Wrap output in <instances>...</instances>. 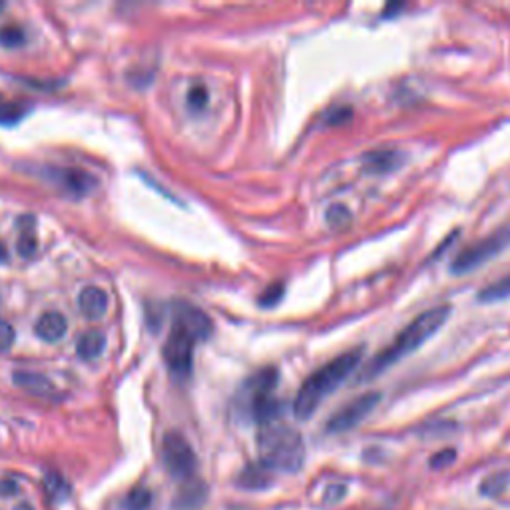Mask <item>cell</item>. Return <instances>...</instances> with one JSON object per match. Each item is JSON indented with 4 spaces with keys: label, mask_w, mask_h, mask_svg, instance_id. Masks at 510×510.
<instances>
[{
    "label": "cell",
    "mask_w": 510,
    "mask_h": 510,
    "mask_svg": "<svg viewBox=\"0 0 510 510\" xmlns=\"http://www.w3.org/2000/svg\"><path fill=\"white\" fill-rule=\"evenodd\" d=\"M451 312H453L451 305H439L426 309L425 313L415 317L413 321L399 333L397 339L391 343L387 349H382L377 357L363 369L359 381H371L373 377H379L382 371H387L391 365H395L397 361L415 353L421 345H425L436 331L441 330V327L446 323V319H449Z\"/></svg>",
    "instance_id": "cell-1"
},
{
    "label": "cell",
    "mask_w": 510,
    "mask_h": 510,
    "mask_svg": "<svg viewBox=\"0 0 510 510\" xmlns=\"http://www.w3.org/2000/svg\"><path fill=\"white\" fill-rule=\"evenodd\" d=\"M361 357H363L361 349H351L347 353L339 355V357L331 359L330 363H325V365L321 369H317L312 377H307L302 389L297 391L294 400L295 417L302 418V421L312 417L317 411V407L323 403V399L327 395H331L333 391L339 389L343 385V381L359 367Z\"/></svg>",
    "instance_id": "cell-2"
},
{
    "label": "cell",
    "mask_w": 510,
    "mask_h": 510,
    "mask_svg": "<svg viewBox=\"0 0 510 510\" xmlns=\"http://www.w3.org/2000/svg\"><path fill=\"white\" fill-rule=\"evenodd\" d=\"M258 449L261 464L269 470L297 472L303 467L305 444L302 435L289 425L269 423L263 425L258 435Z\"/></svg>",
    "instance_id": "cell-3"
},
{
    "label": "cell",
    "mask_w": 510,
    "mask_h": 510,
    "mask_svg": "<svg viewBox=\"0 0 510 510\" xmlns=\"http://www.w3.org/2000/svg\"><path fill=\"white\" fill-rule=\"evenodd\" d=\"M508 245H510V224L503 225L500 230L487 235V238H482L480 242L469 245V248H464L457 258L453 259L451 271L457 273V276H462V273L477 269L482 266V263L490 261L495 255L506 250Z\"/></svg>",
    "instance_id": "cell-4"
},
{
    "label": "cell",
    "mask_w": 510,
    "mask_h": 510,
    "mask_svg": "<svg viewBox=\"0 0 510 510\" xmlns=\"http://www.w3.org/2000/svg\"><path fill=\"white\" fill-rule=\"evenodd\" d=\"M198 339L180 323L174 321L168 341L163 345V359H166L171 375L178 379H186L191 373V363H194V347Z\"/></svg>",
    "instance_id": "cell-5"
},
{
    "label": "cell",
    "mask_w": 510,
    "mask_h": 510,
    "mask_svg": "<svg viewBox=\"0 0 510 510\" xmlns=\"http://www.w3.org/2000/svg\"><path fill=\"white\" fill-rule=\"evenodd\" d=\"M162 459L170 475L180 480L191 479L198 469L196 453L191 449V444L188 443L186 436L180 433H168L163 436Z\"/></svg>",
    "instance_id": "cell-6"
},
{
    "label": "cell",
    "mask_w": 510,
    "mask_h": 510,
    "mask_svg": "<svg viewBox=\"0 0 510 510\" xmlns=\"http://www.w3.org/2000/svg\"><path fill=\"white\" fill-rule=\"evenodd\" d=\"M381 400V393L377 391H371V393L361 395L357 399H353L351 403L345 405L343 409H339L330 421H327V431L330 433H347L355 426L361 425L365 418L375 411V407L379 405Z\"/></svg>",
    "instance_id": "cell-7"
},
{
    "label": "cell",
    "mask_w": 510,
    "mask_h": 510,
    "mask_svg": "<svg viewBox=\"0 0 510 510\" xmlns=\"http://www.w3.org/2000/svg\"><path fill=\"white\" fill-rule=\"evenodd\" d=\"M176 323H180L184 330H188L198 341H206L214 331L212 319H209L202 309H198L189 303H180L176 307Z\"/></svg>",
    "instance_id": "cell-8"
},
{
    "label": "cell",
    "mask_w": 510,
    "mask_h": 510,
    "mask_svg": "<svg viewBox=\"0 0 510 510\" xmlns=\"http://www.w3.org/2000/svg\"><path fill=\"white\" fill-rule=\"evenodd\" d=\"M36 335L47 343H58L64 339V335L68 331L66 317L58 312H47L39 317V321L34 325Z\"/></svg>",
    "instance_id": "cell-9"
},
{
    "label": "cell",
    "mask_w": 510,
    "mask_h": 510,
    "mask_svg": "<svg viewBox=\"0 0 510 510\" xmlns=\"http://www.w3.org/2000/svg\"><path fill=\"white\" fill-rule=\"evenodd\" d=\"M14 385H18L24 391H29V393L36 395V397H54L57 395V387H54V382L47 377L42 375V373H34V371H16L13 375Z\"/></svg>",
    "instance_id": "cell-10"
},
{
    "label": "cell",
    "mask_w": 510,
    "mask_h": 510,
    "mask_svg": "<svg viewBox=\"0 0 510 510\" xmlns=\"http://www.w3.org/2000/svg\"><path fill=\"white\" fill-rule=\"evenodd\" d=\"M78 309L86 319H100L108 312V294L102 287H84L78 295Z\"/></svg>",
    "instance_id": "cell-11"
},
{
    "label": "cell",
    "mask_w": 510,
    "mask_h": 510,
    "mask_svg": "<svg viewBox=\"0 0 510 510\" xmlns=\"http://www.w3.org/2000/svg\"><path fill=\"white\" fill-rule=\"evenodd\" d=\"M57 178L62 188L66 191H72L76 196H86L90 194V189H94L96 180L88 174V171L82 170H58Z\"/></svg>",
    "instance_id": "cell-12"
},
{
    "label": "cell",
    "mask_w": 510,
    "mask_h": 510,
    "mask_svg": "<svg viewBox=\"0 0 510 510\" xmlns=\"http://www.w3.org/2000/svg\"><path fill=\"white\" fill-rule=\"evenodd\" d=\"M403 162V156L395 150H379V152H371L363 158V166H365L367 171L371 174H387V171H393L400 166Z\"/></svg>",
    "instance_id": "cell-13"
},
{
    "label": "cell",
    "mask_w": 510,
    "mask_h": 510,
    "mask_svg": "<svg viewBox=\"0 0 510 510\" xmlns=\"http://www.w3.org/2000/svg\"><path fill=\"white\" fill-rule=\"evenodd\" d=\"M104 347H106V337L102 331H86L78 339L76 351L78 357H82L84 361H92L102 355Z\"/></svg>",
    "instance_id": "cell-14"
},
{
    "label": "cell",
    "mask_w": 510,
    "mask_h": 510,
    "mask_svg": "<svg viewBox=\"0 0 510 510\" xmlns=\"http://www.w3.org/2000/svg\"><path fill=\"white\" fill-rule=\"evenodd\" d=\"M240 485L243 488H266L271 482V470L263 464H250L242 470V475L238 479Z\"/></svg>",
    "instance_id": "cell-15"
},
{
    "label": "cell",
    "mask_w": 510,
    "mask_h": 510,
    "mask_svg": "<svg viewBox=\"0 0 510 510\" xmlns=\"http://www.w3.org/2000/svg\"><path fill=\"white\" fill-rule=\"evenodd\" d=\"M508 487H510V470H498L480 482V495L498 498L500 495L506 493Z\"/></svg>",
    "instance_id": "cell-16"
},
{
    "label": "cell",
    "mask_w": 510,
    "mask_h": 510,
    "mask_svg": "<svg viewBox=\"0 0 510 510\" xmlns=\"http://www.w3.org/2000/svg\"><path fill=\"white\" fill-rule=\"evenodd\" d=\"M479 299L485 303H497L500 299H510V276L487 286L479 294Z\"/></svg>",
    "instance_id": "cell-17"
},
{
    "label": "cell",
    "mask_w": 510,
    "mask_h": 510,
    "mask_svg": "<svg viewBox=\"0 0 510 510\" xmlns=\"http://www.w3.org/2000/svg\"><path fill=\"white\" fill-rule=\"evenodd\" d=\"M24 116V108L14 102V100H8L4 94H0V124L3 126H13Z\"/></svg>",
    "instance_id": "cell-18"
},
{
    "label": "cell",
    "mask_w": 510,
    "mask_h": 510,
    "mask_svg": "<svg viewBox=\"0 0 510 510\" xmlns=\"http://www.w3.org/2000/svg\"><path fill=\"white\" fill-rule=\"evenodd\" d=\"M126 510H150L152 508V493L148 487H134L126 497Z\"/></svg>",
    "instance_id": "cell-19"
},
{
    "label": "cell",
    "mask_w": 510,
    "mask_h": 510,
    "mask_svg": "<svg viewBox=\"0 0 510 510\" xmlns=\"http://www.w3.org/2000/svg\"><path fill=\"white\" fill-rule=\"evenodd\" d=\"M204 498H206V488L202 482H196V485L184 488V493H181L178 498V506H181L184 510L198 508L204 503Z\"/></svg>",
    "instance_id": "cell-20"
},
{
    "label": "cell",
    "mask_w": 510,
    "mask_h": 510,
    "mask_svg": "<svg viewBox=\"0 0 510 510\" xmlns=\"http://www.w3.org/2000/svg\"><path fill=\"white\" fill-rule=\"evenodd\" d=\"M24 40L26 34L22 26L4 24L3 29H0V44H3L4 48H18L21 44H24Z\"/></svg>",
    "instance_id": "cell-21"
},
{
    "label": "cell",
    "mask_w": 510,
    "mask_h": 510,
    "mask_svg": "<svg viewBox=\"0 0 510 510\" xmlns=\"http://www.w3.org/2000/svg\"><path fill=\"white\" fill-rule=\"evenodd\" d=\"M327 225L331 227V230H343V227H347L351 224V212L345 206H333L330 207V212L325 215Z\"/></svg>",
    "instance_id": "cell-22"
},
{
    "label": "cell",
    "mask_w": 510,
    "mask_h": 510,
    "mask_svg": "<svg viewBox=\"0 0 510 510\" xmlns=\"http://www.w3.org/2000/svg\"><path fill=\"white\" fill-rule=\"evenodd\" d=\"M32 225H34V220H31L29 217V224H22V235H21V240H18V253L22 255V258H31V255H34L36 251V238H34V233H32Z\"/></svg>",
    "instance_id": "cell-23"
},
{
    "label": "cell",
    "mask_w": 510,
    "mask_h": 510,
    "mask_svg": "<svg viewBox=\"0 0 510 510\" xmlns=\"http://www.w3.org/2000/svg\"><path fill=\"white\" fill-rule=\"evenodd\" d=\"M207 104V90L202 84H196L188 92V106L194 112H202Z\"/></svg>",
    "instance_id": "cell-24"
},
{
    "label": "cell",
    "mask_w": 510,
    "mask_h": 510,
    "mask_svg": "<svg viewBox=\"0 0 510 510\" xmlns=\"http://www.w3.org/2000/svg\"><path fill=\"white\" fill-rule=\"evenodd\" d=\"M16 339V331L14 327L4 321V319H0V351H8L14 345Z\"/></svg>",
    "instance_id": "cell-25"
},
{
    "label": "cell",
    "mask_w": 510,
    "mask_h": 510,
    "mask_svg": "<svg viewBox=\"0 0 510 510\" xmlns=\"http://www.w3.org/2000/svg\"><path fill=\"white\" fill-rule=\"evenodd\" d=\"M457 461V451H453V449H444V451H439L435 454V457L431 459V467L433 469H446V467H451V464Z\"/></svg>",
    "instance_id": "cell-26"
},
{
    "label": "cell",
    "mask_w": 510,
    "mask_h": 510,
    "mask_svg": "<svg viewBox=\"0 0 510 510\" xmlns=\"http://www.w3.org/2000/svg\"><path fill=\"white\" fill-rule=\"evenodd\" d=\"M281 297H284V286L276 284V286L268 287L266 294L259 297V305L261 307H273L276 303H279Z\"/></svg>",
    "instance_id": "cell-27"
},
{
    "label": "cell",
    "mask_w": 510,
    "mask_h": 510,
    "mask_svg": "<svg viewBox=\"0 0 510 510\" xmlns=\"http://www.w3.org/2000/svg\"><path fill=\"white\" fill-rule=\"evenodd\" d=\"M44 485H47V490L52 497L64 495V490H66V482H64V479H60L58 475H48L47 480H44Z\"/></svg>",
    "instance_id": "cell-28"
},
{
    "label": "cell",
    "mask_w": 510,
    "mask_h": 510,
    "mask_svg": "<svg viewBox=\"0 0 510 510\" xmlns=\"http://www.w3.org/2000/svg\"><path fill=\"white\" fill-rule=\"evenodd\" d=\"M345 495H347V487H345V485H331V487H327L325 500H330L331 505H335V503H339V500Z\"/></svg>",
    "instance_id": "cell-29"
},
{
    "label": "cell",
    "mask_w": 510,
    "mask_h": 510,
    "mask_svg": "<svg viewBox=\"0 0 510 510\" xmlns=\"http://www.w3.org/2000/svg\"><path fill=\"white\" fill-rule=\"evenodd\" d=\"M351 116H353V110H351L349 106H345V108H337V110H333V112H331L330 124H343V122H347Z\"/></svg>",
    "instance_id": "cell-30"
},
{
    "label": "cell",
    "mask_w": 510,
    "mask_h": 510,
    "mask_svg": "<svg viewBox=\"0 0 510 510\" xmlns=\"http://www.w3.org/2000/svg\"><path fill=\"white\" fill-rule=\"evenodd\" d=\"M8 259V251L3 243H0V263H4Z\"/></svg>",
    "instance_id": "cell-31"
},
{
    "label": "cell",
    "mask_w": 510,
    "mask_h": 510,
    "mask_svg": "<svg viewBox=\"0 0 510 510\" xmlns=\"http://www.w3.org/2000/svg\"><path fill=\"white\" fill-rule=\"evenodd\" d=\"M3 8H4V4H3V3H0V11H3Z\"/></svg>",
    "instance_id": "cell-32"
}]
</instances>
